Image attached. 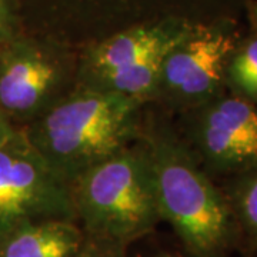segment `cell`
Instances as JSON below:
<instances>
[{
    "label": "cell",
    "mask_w": 257,
    "mask_h": 257,
    "mask_svg": "<svg viewBox=\"0 0 257 257\" xmlns=\"http://www.w3.org/2000/svg\"><path fill=\"white\" fill-rule=\"evenodd\" d=\"M145 104L119 93L80 86L52 104L23 133L47 167L69 186L140 138Z\"/></svg>",
    "instance_id": "1"
},
{
    "label": "cell",
    "mask_w": 257,
    "mask_h": 257,
    "mask_svg": "<svg viewBox=\"0 0 257 257\" xmlns=\"http://www.w3.org/2000/svg\"><path fill=\"white\" fill-rule=\"evenodd\" d=\"M140 140L153 170L160 219L194 257H220L233 231L227 202L169 126L143 121Z\"/></svg>",
    "instance_id": "2"
},
{
    "label": "cell",
    "mask_w": 257,
    "mask_h": 257,
    "mask_svg": "<svg viewBox=\"0 0 257 257\" xmlns=\"http://www.w3.org/2000/svg\"><path fill=\"white\" fill-rule=\"evenodd\" d=\"M76 220L87 237L127 247L160 219L155 177L140 138L69 184Z\"/></svg>",
    "instance_id": "3"
},
{
    "label": "cell",
    "mask_w": 257,
    "mask_h": 257,
    "mask_svg": "<svg viewBox=\"0 0 257 257\" xmlns=\"http://www.w3.org/2000/svg\"><path fill=\"white\" fill-rule=\"evenodd\" d=\"M49 219L77 221L70 189L19 132L0 146V234Z\"/></svg>",
    "instance_id": "4"
},
{
    "label": "cell",
    "mask_w": 257,
    "mask_h": 257,
    "mask_svg": "<svg viewBox=\"0 0 257 257\" xmlns=\"http://www.w3.org/2000/svg\"><path fill=\"white\" fill-rule=\"evenodd\" d=\"M234 50V39L226 32L190 26L165 55L155 99L186 107L216 99Z\"/></svg>",
    "instance_id": "5"
},
{
    "label": "cell",
    "mask_w": 257,
    "mask_h": 257,
    "mask_svg": "<svg viewBox=\"0 0 257 257\" xmlns=\"http://www.w3.org/2000/svg\"><path fill=\"white\" fill-rule=\"evenodd\" d=\"M0 53V110L8 117L37 119L63 97L70 62L30 40H10Z\"/></svg>",
    "instance_id": "6"
},
{
    "label": "cell",
    "mask_w": 257,
    "mask_h": 257,
    "mask_svg": "<svg viewBox=\"0 0 257 257\" xmlns=\"http://www.w3.org/2000/svg\"><path fill=\"white\" fill-rule=\"evenodd\" d=\"M193 139L203 157L219 169L257 165V106L243 97L213 99L200 106Z\"/></svg>",
    "instance_id": "7"
},
{
    "label": "cell",
    "mask_w": 257,
    "mask_h": 257,
    "mask_svg": "<svg viewBox=\"0 0 257 257\" xmlns=\"http://www.w3.org/2000/svg\"><path fill=\"white\" fill-rule=\"evenodd\" d=\"M190 25L180 20H167L156 25L127 29L92 46L79 66L80 84L99 76L145 60L176 45Z\"/></svg>",
    "instance_id": "8"
},
{
    "label": "cell",
    "mask_w": 257,
    "mask_h": 257,
    "mask_svg": "<svg viewBox=\"0 0 257 257\" xmlns=\"http://www.w3.org/2000/svg\"><path fill=\"white\" fill-rule=\"evenodd\" d=\"M84 240L74 220L29 221L0 234V257H74Z\"/></svg>",
    "instance_id": "9"
},
{
    "label": "cell",
    "mask_w": 257,
    "mask_h": 257,
    "mask_svg": "<svg viewBox=\"0 0 257 257\" xmlns=\"http://www.w3.org/2000/svg\"><path fill=\"white\" fill-rule=\"evenodd\" d=\"M236 207L240 220L257 236V173L241 183L236 196Z\"/></svg>",
    "instance_id": "10"
},
{
    "label": "cell",
    "mask_w": 257,
    "mask_h": 257,
    "mask_svg": "<svg viewBox=\"0 0 257 257\" xmlns=\"http://www.w3.org/2000/svg\"><path fill=\"white\" fill-rule=\"evenodd\" d=\"M74 257H126V247L86 236L82 248Z\"/></svg>",
    "instance_id": "11"
},
{
    "label": "cell",
    "mask_w": 257,
    "mask_h": 257,
    "mask_svg": "<svg viewBox=\"0 0 257 257\" xmlns=\"http://www.w3.org/2000/svg\"><path fill=\"white\" fill-rule=\"evenodd\" d=\"M15 39V18L10 0H0V45Z\"/></svg>",
    "instance_id": "12"
},
{
    "label": "cell",
    "mask_w": 257,
    "mask_h": 257,
    "mask_svg": "<svg viewBox=\"0 0 257 257\" xmlns=\"http://www.w3.org/2000/svg\"><path fill=\"white\" fill-rule=\"evenodd\" d=\"M19 135V132L13 127L10 119L0 110V146L6 145L8 142H10L13 138H16Z\"/></svg>",
    "instance_id": "13"
},
{
    "label": "cell",
    "mask_w": 257,
    "mask_h": 257,
    "mask_svg": "<svg viewBox=\"0 0 257 257\" xmlns=\"http://www.w3.org/2000/svg\"><path fill=\"white\" fill-rule=\"evenodd\" d=\"M153 257H186L179 254V253H173V251H159Z\"/></svg>",
    "instance_id": "14"
}]
</instances>
